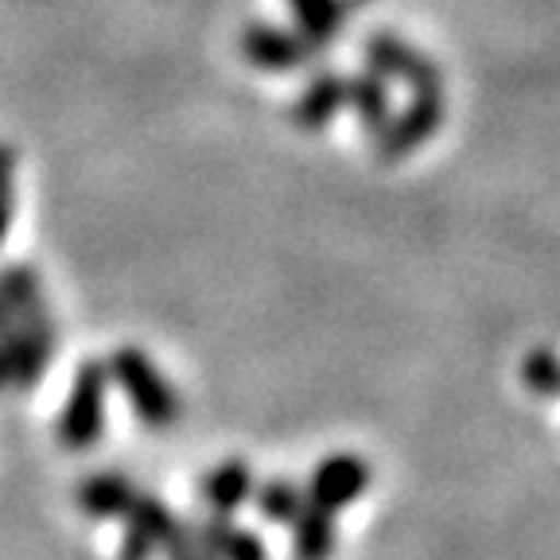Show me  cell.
<instances>
[{"label":"cell","instance_id":"obj_16","mask_svg":"<svg viewBox=\"0 0 560 560\" xmlns=\"http://www.w3.org/2000/svg\"><path fill=\"white\" fill-rule=\"evenodd\" d=\"M347 105L359 109V117L366 121V129H382L385 117H389V102H385V86L374 74H359V79H347Z\"/></svg>","mask_w":560,"mask_h":560},{"label":"cell","instance_id":"obj_21","mask_svg":"<svg viewBox=\"0 0 560 560\" xmlns=\"http://www.w3.org/2000/svg\"><path fill=\"white\" fill-rule=\"evenodd\" d=\"M4 389H12V385H9V370H4V362H0V394H4Z\"/></svg>","mask_w":560,"mask_h":560},{"label":"cell","instance_id":"obj_19","mask_svg":"<svg viewBox=\"0 0 560 560\" xmlns=\"http://www.w3.org/2000/svg\"><path fill=\"white\" fill-rule=\"evenodd\" d=\"M167 560H210V557L202 552V545L195 541L191 525H184V529H179V537H175V545L167 549Z\"/></svg>","mask_w":560,"mask_h":560},{"label":"cell","instance_id":"obj_13","mask_svg":"<svg viewBox=\"0 0 560 560\" xmlns=\"http://www.w3.org/2000/svg\"><path fill=\"white\" fill-rule=\"evenodd\" d=\"M342 105H347V79H339V74H319V79L300 94V102L292 105V117H296L300 129H324Z\"/></svg>","mask_w":560,"mask_h":560},{"label":"cell","instance_id":"obj_8","mask_svg":"<svg viewBox=\"0 0 560 560\" xmlns=\"http://www.w3.org/2000/svg\"><path fill=\"white\" fill-rule=\"evenodd\" d=\"M191 529H195V541L202 545V552L210 560H269V549H265L261 537L254 529H242L230 517L210 514L207 522L191 525Z\"/></svg>","mask_w":560,"mask_h":560},{"label":"cell","instance_id":"obj_10","mask_svg":"<svg viewBox=\"0 0 560 560\" xmlns=\"http://www.w3.org/2000/svg\"><path fill=\"white\" fill-rule=\"evenodd\" d=\"M370 59L382 74H397L412 86V94H440V74L429 59H420L405 44H397L394 35H377L370 39Z\"/></svg>","mask_w":560,"mask_h":560},{"label":"cell","instance_id":"obj_7","mask_svg":"<svg viewBox=\"0 0 560 560\" xmlns=\"http://www.w3.org/2000/svg\"><path fill=\"white\" fill-rule=\"evenodd\" d=\"M254 490H257L254 467L245 464V459H226V464L210 467V471L202 475L199 499H202V506H207L210 514L230 517L237 506H245V502L254 499Z\"/></svg>","mask_w":560,"mask_h":560},{"label":"cell","instance_id":"obj_2","mask_svg":"<svg viewBox=\"0 0 560 560\" xmlns=\"http://www.w3.org/2000/svg\"><path fill=\"white\" fill-rule=\"evenodd\" d=\"M105 394H109V366L105 362H82L74 374L70 397L59 412V444L67 452H90L105 429Z\"/></svg>","mask_w":560,"mask_h":560},{"label":"cell","instance_id":"obj_20","mask_svg":"<svg viewBox=\"0 0 560 560\" xmlns=\"http://www.w3.org/2000/svg\"><path fill=\"white\" fill-rule=\"evenodd\" d=\"M20 327V319H16V312H12L4 300H0V335H9V331H16Z\"/></svg>","mask_w":560,"mask_h":560},{"label":"cell","instance_id":"obj_3","mask_svg":"<svg viewBox=\"0 0 560 560\" xmlns=\"http://www.w3.org/2000/svg\"><path fill=\"white\" fill-rule=\"evenodd\" d=\"M179 517L167 510L164 499L156 494H137V502L125 514V534H121V560H152L156 552H167L179 537Z\"/></svg>","mask_w":560,"mask_h":560},{"label":"cell","instance_id":"obj_6","mask_svg":"<svg viewBox=\"0 0 560 560\" xmlns=\"http://www.w3.org/2000/svg\"><path fill=\"white\" fill-rule=\"evenodd\" d=\"M440 117H444V94H417L394 125L377 129V156L382 160L409 156L412 149H420L440 129Z\"/></svg>","mask_w":560,"mask_h":560},{"label":"cell","instance_id":"obj_15","mask_svg":"<svg viewBox=\"0 0 560 560\" xmlns=\"http://www.w3.org/2000/svg\"><path fill=\"white\" fill-rule=\"evenodd\" d=\"M254 502L261 510L265 522H277V525H292L300 517V510L307 506V494L289 479H272L265 487L254 490Z\"/></svg>","mask_w":560,"mask_h":560},{"label":"cell","instance_id":"obj_17","mask_svg":"<svg viewBox=\"0 0 560 560\" xmlns=\"http://www.w3.org/2000/svg\"><path fill=\"white\" fill-rule=\"evenodd\" d=\"M292 9H296L300 32H304L307 47L327 44L335 35V27H339V0H292Z\"/></svg>","mask_w":560,"mask_h":560},{"label":"cell","instance_id":"obj_1","mask_svg":"<svg viewBox=\"0 0 560 560\" xmlns=\"http://www.w3.org/2000/svg\"><path fill=\"white\" fill-rule=\"evenodd\" d=\"M109 382H117L129 397L132 412H137L149 429H172L179 420V394L172 389L156 362L140 347H121L109 354Z\"/></svg>","mask_w":560,"mask_h":560},{"label":"cell","instance_id":"obj_4","mask_svg":"<svg viewBox=\"0 0 560 560\" xmlns=\"http://www.w3.org/2000/svg\"><path fill=\"white\" fill-rule=\"evenodd\" d=\"M370 487V467L362 455H350V452H339V455H327L324 464L315 467L312 479H307V502L312 506H324V510H347L366 494Z\"/></svg>","mask_w":560,"mask_h":560},{"label":"cell","instance_id":"obj_11","mask_svg":"<svg viewBox=\"0 0 560 560\" xmlns=\"http://www.w3.org/2000/svg\"><path fill=\"white\" fill-rule=\"evenodd\" d=\"M140 490L121 471H94L79 482V510L86 517H125Z\"/></svg>","mask_w":560,"mask_h":560},{"label":"cell","instance_id":"obj_9","mask_svg":"<svg viewBox=\"0 0 560 560\" xmlns=\"http://www.w3.org/2000/svg\"><path fill=\"white\" fill-rule=\"evenodd\" d=\"M242 51H245V59L261 70H296L300 62L307 59L312 47L292 32H280V27H269V24H254V27H245Z\"/></svg>","mask_w":560,"mask_h":560},{"label":"cell","instance_id":"obj_18","mask_svg":"<svg viewBox=\"0 0 560 560\" xmlns=\"http://www.w3.org/2000/svg\"><path fill=\"white\" fill-rule=\"evenodd\" d=\"M12 207H16V149L0 144V245L12 230Z\"/></svg>","mask_w":560,"mask_h":560},{"label":"cell","instance_id":"obj_5","mask_svg":"<svg viewBox=\"0 0 560 560\" xmlns=\"http://www.w3.org/2000/svg\"><path fill=\"white\" fill-rule=\"evenodd\" d=\"M51 354H55V324H20L16 331L0 335V362L9 370L12 389L39 385Z\"/></svg>","mask_w":560,"mask_h":560},{"label":"cell","instance_id":"obj_12","mask_svg":"<svg viewBox=\"0 0 560 560\" xmlns=\"http://www.w3.org/2000/svg\"><path fill=\"white\" fill-rule=\"evenodd\" d=\"M0 300L16 312L20 324H51V307H47L39 272L27 265H4L0 269Z\"/></svg>","mask_w":560,"mask_h":560},{"label":"cell","instance_id":"obj_14","mask_svg":"<svg viewBox=\"0 0 560 560\" xmlns=\"http://www.w3.org/2000/svg\"><path fill=\"white\" fill-rule=\"evenodd\" d=\"M292 552L296 560H331L335 552V522L331 510L307 502L300 517L292 522Z\"/></svg>","mask_w":560,"mask_h":560}]
</instances>
